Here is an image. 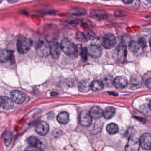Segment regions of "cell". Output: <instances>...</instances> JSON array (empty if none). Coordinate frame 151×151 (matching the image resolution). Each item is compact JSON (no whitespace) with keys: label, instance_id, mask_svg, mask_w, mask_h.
Masks as SVG:
<instances>
[{"label":"cell","instance_id":"20","mask_svg":"<svg viewBox=\"0 0 151 151\" xmlns=\"http://www.w3.org/2000/svg\"><path fill=\"white\" fill-rule=\"evenodd\" d=\"M115 114V110L112 107H108L103 111V117L106 119H110L114 117Z\"/></svg>","mask_w":151,"mask_h":151},{"label":"cell","instance_id":"16","mask_svg":"<svg viewBox=\"0 0 151 151\" xmlns=\"http://www.w3.org/2000/svg\"><path fill=\"white\" fill-rule=\"evenodd\" d=\"M92 119H99L103 116V111L100 107L97 106L92 107L89 112Z\"/></svg>","mask_w":151,"mask_h":151},{"label":"cell","instance_id":"29","mask_svg":"<svg viewBox=\"0 0 151 151\" xmlns=\"http://www.w3.org/2000/svg\"><path fill=\"white\" fill-rule=\"evenodd\" d=\"M138 43L140 47L142 48H145L147 47V42H146V40L143 37H141L139 39Z\"/></svg>","mask_w":151,"mask_h":151},{"label":"cell","instance_id":"23","mask_svg":"<svg viewBox=\"0 0 151 151\" xmlns=\"http://www.w3.org/2000/svg\"><path fill=\"white\" fill-rule=\"evenodd\" d=\"M129 49L132 53H136L140 50V46L138 42L135 41H131L129 44Z\"/></svg>","mask_w":151,"mask_h":151},{"label":"cell","instance_id":"7","mask_svg":"<svg viewBox=\"0 0 151 151\" xmlns=\"http://www.w3.org/2000/svg\"><path fill=\"white\" fill-rule=\"evenodd\" d=\"M139 140L135 137H131L129 139L125 147L126 151H138L140 149Z\"/></svg>","mask_w":151,"mask_h":151},{"label":"cell","instance_id":"11","mask_svg":"<svg viewBox=\"0 0 151 151\" xmlns=\"http://www.w3.org/2000/svg\"><path fill=\"white\" fill-rule=\"evenodd\" d=\"M11 99L13 102L20 104L23 103L25 99L24 94L20 91H13L10 94Z\"/></svg>","mask_w":151,"mask_h":151},{"label":"cell","instance_id":"15","mask_svg":"<svg viewBox=\"0 0 151 151\" xmlns=\"http://www.w3.org/2000/svg\"><path fill=\"white\" fill-rule=\"evenodd\" d=\"M62 50L61 45L58 42H55L51 45L50 55L54 58H58L61 55Z\"/></svg>","mask_w":151,"mask_h":151},{"label":"cell","instance_id":"39","mask_svg":"<svg viewBox=\"0 0 151 151\" xmlns=\"http://www.w3.org/2000/svg\"><path fill=\"white\" fill-rule=\"evenodd\" d=\"M102 1H110V0H102Z\"/></svg>","mask_w":151,"mask_h":151},{"label":"cell","instance_id":"10","mask_svg":"<svg viewBox=\"0 0 151 151\" xmlns=\"http://www.w3.org/2000/svg\"><path fill=\"white\" fill-rule=\"evenodd\" d=\"M14 106V102L11 99L7 96H0V108L4 110H9Z\"/></svg>","mask_w":151,"mask_h":151},{"label":"cell","instance_id":"30","mask_svg":"<svg viewBox=\"0 0 151 151\" xmlns=\"http://www.w3.org/2000/svg\"><path fill=\"white\" fill-rule=\"evenodd\" d=\"M81 55L83 61H87V55H88V50L86 48L82 49L81 51Z\"/></svg>","mask_w":151,"mask_h":151},{"label":"cell","instance_id":"42","mask_svg":"<svg viewBox=\"0 0 151 151\" xmlns=\"http://www.w3.org/2000/svg\"><path fill=\"white\" fill-rule=\"evenodd\" d=\"M148 1H149L151 2V0H148Z\"/></svg>","mask_w":151,"mask_h":151},{"label":"cell","instance_id":"9","mask_svg":"<svg viewBox=\"0 0 151 151\" xmlns=\"http://www.w3.org/2000/svg\"><path fill=\"white\" fill-rule=\"evenodd\" d=\"M49 126L47 122L40 121L36 124L35 130L40 135L44 136L48 134L49 131Z\"/></svg>","mask_w":151,"mask_h":151},{"label":"cell","instance_id":"34","mask_svg":"<svg viewBox=\"0 0 151 151\" xmlns=\"http://www.w3.org/2000/svg\"><path fill=\"white\" fill-rule=\"evenodd\" d=\"M122 1L125 4H130L132 3L133 2L134 0H122Z\"/></svg>","mask_w":151,"mask_h":151},{"label":"cell","instance_id":"3","mask_svg":"<svg viewBox=\"0 0 151 151\" xmlns=\"http://www.w3.org/2000/svg\"><path fill=\"white\" fill-rule=\"evenodd\" d=\"M51 45L47 41H42L38 44L36 52L39 56L45 58L48 56L50 53Z\"/></svg>","mask_w":151,"mask_h":151},{"label":"cell","instance_id":"1","mask_svg":"<svg viewBox=\"0 0 151 151\" xmlns=\"http://www.w3.org/2000/svg\"><path fill=\"white\" fill-rule=\"evenodd\" d=\"M61 48L62 51L68 55H76L78 54V48L72 41L65 38L61 42Z\"/></svg>","mask_w":151,"mask_h":151},{"label":"cell","instance_id":"14","mask_svg":"<svg viewBox=\"0 0 151 151\" xmlns=\"http://www.w3.org/2000/svg\"><path fill=\"white\" fill-rule=\"evenodd\" d=\"M102 53V48L98 45H91L89 49V55L93 58H96L99 57L101 56Z\"/></svg>","mask_w":151,"mask_h":151},{"label":"cell","instance_id":"4","mask_svg":"<svg viewBox=\"0 0 151 151\" xmlns=\"http://www.w3.org/2000/svg\"><path fill=\"white\" fill-rule=\"evenodd\" d=\"M116 43V38L113 34H108L106 35L102 39V45L106 49H111L112 48L114 47Z\"/></svg>","mask_w":151,"mask_h":151},{"label":"cell","instance_id":"38","mask_svg":"<svg viewBox=\"0 0 151 151\" xmlns=\"http://www.w3.org/2000/svg\"><path fill=\"white\" fill-rule=\"evenodd\" d=\"M149 42H150V46H151V37L149 40Z\"/></svg>","mask_w":151,"mask_h":151},{"label":"cell","instance_id":"26","mask_svg":"<svg viewBox=\"0 0 151 151\" xmlns=\"http://www.w3.org/2000/svg\"><path fill=\"white\" fill-rule=\"evenodd\" d=\"M140 111L145 116H151V107L150 105L144 104L141 106Z\"/></svg>","mask_w":151,"mask_h":151},{"label":"cell","instance_id":"21","mask_svg":"<svg viewBox=\"0 0 151 151\" xmlns=\"http://www.w3.org/2000/svg\"><path fill=\"white\" fill-rule=\"evenodd\" d=\"M69 13L73 16H83L87 14V11L86 10L82 8H75L70 9L69 11Z\"/></svg>","mask_w":151,"mask_h":151},{"label":"cell","instance_id":"19","mask_svg":"<svg viewBox=\"0 0 151 151\" xmlns=\"http://www.w3.org/2000/svg\"><path fill=\"white\" fill-rule=\"evenodd\" d=\"M91 89L94 91H100L103 89L104 84L102 82L99 80L93 81L90 84Z\"/></svg>","mask_w":151,"mask_h":151},{"label":"cell","instance_id":"36","mask_svg":"<svg viewBox=\"0 0 151 151\" xmlns=\"http://www.w3.org/2000/svg\"><path fill=\"white\" fill-rule=\"evenodd\" d=\"M58 95V93H57V92H53L51 93V95H52V96H57Z\"/></svg>","mask_w":151,"mask_h":151},{"label":"cell","instance_id":"32","mask_svg":"<svg viewBox=\"0 0 151 151\" xmlns=\"http://www.w3.org/2000/svg\"><path fill=\"white\" fill-rule=\"evenodd\" d=\"M11 142L12 137L10 136L7 135V136L6 137H5V138H4V144H5V145H6V146H9V145L10 144Z\"/></svg>","mask_w":151,"mask_h":151},{"label":"cell","instance_id":"41","mask_svg":"<svg viewBox=\"0 0 151 151\" xmlns=\"http://www.w3.org/2000/svg\"><path fill=\"white\" fill-rule=\"evenodd\" d=\"M3 0H0V4L2 2V1Z\"/></svg>","mask_w":151,"mask_h":151},{"label":"cell","instance_id":"31","mask_svg":"<svg viewBox=\"0 0 151 151\" xmlns=\"http://www.w3.org/2000/svg\"><path fill=\"white\" fill-rule=\"evenodd\" d=\"M25 151H43L40 147L29 146L27 147Z\"/></svg>","mask_w":151,"mask_h":151},{"label":"cell","instance_id":"40","mask_svg":"<svg viewBox=\"0 0 151 151\" xmlns=\"http://www.w3.org/2000/svg\"><path fill=\"white\" fill-rule=\"evenodd\" d=\"M149 105H150V107H151V101L150 102V104H149Z\"/></svg>","mask_w":151,"mask_h":151},{"label":"cell","instance_id":"27","mask_svg":"<svg viewBox=\"0 0 151 151\" xmlns=\"http://www.w3.org/2000/svg\"><path fill=\"white\" fill-rule=\"evenodd\" d=\"M79 23H80L81 26L84 28H88L93 26V23L91 20L86 19H80Z\"/></svg>","mask_w":151,"mask_h":151},{"label":"cell","instance_id":"37","mask_svg":"<svg viewBox=\"0 0 151 151\" xmlns=\"http://www.w3.org/2000/svg\"><path fill=\"white\" fill-rule=\"evenodd\" d=\"M110 94H111V95H113L114 96H118V95H117L116 93H114V92H111Z\"/></svg>","mask_w":151,"mask_h":151},{"label":"cell","instance_id":"35","mask_svg":"<svg viewBox=\"0 0 151 151\" xmlns=\"http://www.w3.org/2000/svg\"><path fill=\"white\" fill-rule=\"evenodd\" d=\"M7 1L9 3L14 4L17 2L19 0H7Z\"/></svg>","mask_w":151,"mask_h":151},{"label":"cell","instance_id":"8","mask_svg":"<svg viewBox=\"0 0 151 151\" xmlns=\"http://www.w3.org/2000/svg\"><path fill=\"white\" fill-rule=\"evenodd\" d=\"M92 118L89 112L86 111H82L80 114V124L83 127H87L90 126L92 122Z\"/></svg>","mask_w":151,"mask_h":151},{"label":"cell","instance_id":"24","mask_svg":"<svg viewBox=\"0 0 151 151\" xmlns=\"http://www.w3.org/2000/svg\"><path fill=\"white\" fill-rule=\"evenodd\" d=\"M27 142L30 146L40 147L41 142L38 138L35 137L31 136L27 139Z\"/></svg>","mask_w":151,"mask_h":151},{"label":"cell","instance_id":"28","mask_svg":"<svg viewBox=\"0 0 151 151\" xmlns=\"http://www.w3.org/2000/svg\"><path fill=\"white\" fill-rule=\"evenodd\" d=\"M76 39L81 42H85L87 41V38L84 34L81 32H77L76 35Z\"/></svg>","mask_w":151,"mask_h":151},{"label":"cell","instance_id":"12","mask_svg":"<svg viewBox=\"0 0 151 151\" xmlns=\"http://www.w3.org/2000/svg\"><path fill=\"white\" fill-rule=\"evenodd\" d=\"M127 79L122 76H117L113 81V85L118 89L125 88L127 86Z\"/></svg>","mask_w":151,"mask_h":151},{"label":"cell","instance_id":"22","mask_svg":"<svg viewBox=\"0 0 151 151\" xmlns=\"http://www.w3.org/2000/svg\"><path fill=\"white\" fill-rule=\"evenodd\" d=\"M106 130L109 134L114 135L118 133L119 128L118 126L115 123H111L106 126Z\"/></svg>","mask_w":151,"mask_h":151},{"label":"cell","instance_id":"33","mask_svg":"<svg viewBox=\"0 0 151 151\" xmlns=\"http://www.w3.org/2000/svg\"><path fill=\"white\" fill-rule=\"evenodd\" d=\"M145 83H146V86L147 88L151 89V78L147 79Z\"/></svg>","mask_w":151,"mask_h":151},{"label":"cell","instance_id":"13","mask_svg":"<svg viewBox=\"0 0 151 151\" xmlns=\"http://www.w3.org/2000/svg\"><path fill=\"white\" fill-rule=\"evenodd\" d=\"M142 78L138 75H134L131 77L129 82L130 88L132 90H136L142 86Z\"/></svg>","mask_w":151,"mask_h":151},{"label":"cell","instance_id":"6","mask_svg":"<svg viewBox=\"0 0 151 151\" xmlns=\"http://www.w3.org/2000/svg\"><path fill=\"white\" fill-rule=\"evenodd\" d=\"M90 16L92 18L97 20H103L108 18L109 14L105 11L99 9L91 10Z\"/></svg>","mask_w":151,"mask_h":151},{"label":"cell","instance_id":"5","mask_svg":"<svg viewBox=\"0 0 151 151\" xmlns=\"http://www.w3.org/2000/svg\"><path fill=\"white\" fill-rule=\"evenodd\" d=\"M140 146L145 150L151 149V135L149 133H145L141 136L139 140Z\"/></svg>","mask_w":151,"mask_h":151},{"label":"cell","instance_id":"25","mask_svg":"<svg viewBox=\"0 0 151 151\" xmlns=\"http://www.w3.org/2000/svg\"><path fill=\"white\" fill-rule=\"evenodd\" d=\"M89 83L87 81H82L79 83V89L81 92H87L90 90Z\"/></svg>","mask_w":151,"mask_h":151},{"label":"cell","instance_id":"18","mask_svg":"<svg viewBox=\"0 0 151 151\" xmlns=\"http://www.w3.org/2000/svg\"><path fill=\"white\" fill-rule=\"evenodd\" d=\"M69 119H70V117H69V114L66 112L60 113L58 115L57 118L58 122L60 124H63V125L67 124L69 122Z\"/></svg>","mask_w":151,"mask_h":151},{"label":"cell","instance_id":"17","mask_svg":"<svg viewBox=\"0 0 151 151\" xmlns=\"http://www.w3.org/2000/svg\"><path fill=\"white\" fill-rule=\"evenodd\" d=\"M13 52L10 50H1L0 51V61L5 62L13 59Z\"/></svg>","mask_w":151,"mask_h":151},{"label":"cell","instance_id":"2","mask_svg":"<svg viewBox=\"0 0 151 151\" xmlns=\"http://www.w3.org/2000/svg\"><path fill=\"white\" fill-rule=\"evenodd\" d=\"M32 45V42L29 38L23 37L19 38L17 42V50L21 54L29 52Z\"/></svg>","mask_w":151,"mask_h":151}]
</instances>
